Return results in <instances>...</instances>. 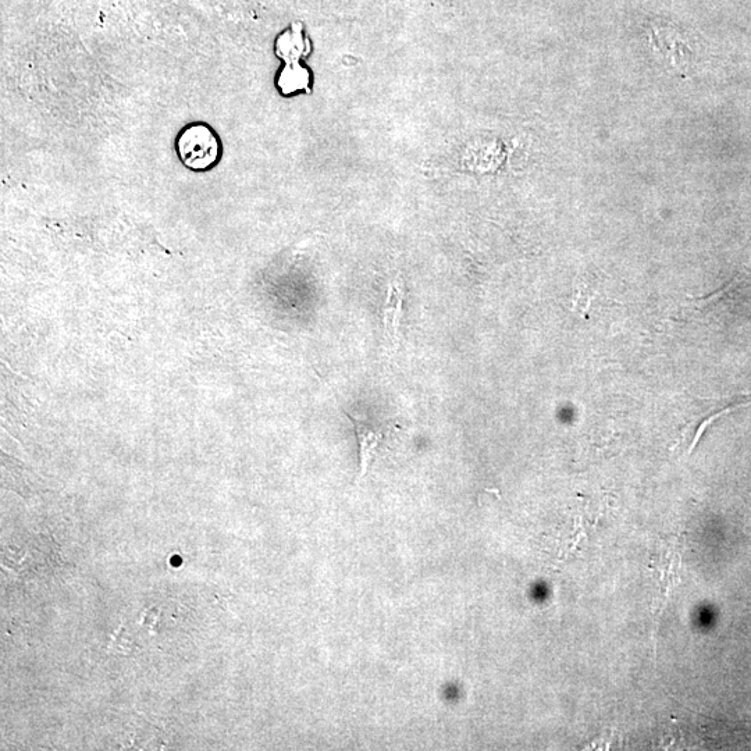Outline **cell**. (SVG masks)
<instances>
[{"mask_svg": "<svg viewBox=\"0 0 751 751\" xmlns=\"http://www.w3.org/2000/svg\"><path fill=\"white\" fill-rule=\"evenodd\" d=\"M179 152L185 165L191 169H206L215 162L219 144L208 127L194 126L181 134Z\"/></svg>", "mask_w": 751, "mask_h": 751, "instance_id": "cell-1", "label": "cell"}, {"mask_svg": "<svg viewBox=\"0 0 751 751\" xmlns=\"http://www.w3.org/2000/svg\"><path fill=\"white\" fill-rule=\"evenodd\" d=\"M345 415L351 419L355 430H357L359 455H361V475L359 476L362 478L368 472L369 466L372 465L386 432H384L383 426L377 425L376 422L369 421L363 416L348 414V412H345Z\"/></svg>", "mask_w": 751, "mask_h": 751, "instance_id": "cell-2", "label": "cell"}, {"mask_svg": "<svg viewBox=\"0 0 751 751\" xmlns=\"http://www.w3.org/2000/svg\"><path fill=\"white\" fill-rule=\"evenodd\" d=\"M402 302H404L402 287L395 283L389 288L386 304H384V331L395 347H398V341H400Z\"/></svg>", "mask_w": 751, "mask_h": 751, "instance_id": "cell-3", "label": "cell"}, {"mask_svg": "<svg viewBox=\"0 0 751 751\" xmlns=\"http://www.w3.org/2000/svg\"><path fill=\"white\" fill-rule=\"evenodd\" d=\"M137 643L134 642L133 636L126 631L123 625L115 633H113L112 639L109 643V651L115 654H121V656H128L137 650Z\"/></svg>", "mask_w": 751, "mask_h": 751, "instance_id": "cell-4", "label": "cell"}, {"mask_svg": "<svg viewBox=\"0 0 751 751\" xmlns=\"http://www.w3.org/2000/svg\"><path fill=\"white\" fill-rule=\"evenodd\" d=\"M158 614L159 611L155 610V608L145 612L144 617H142V625L147 626L149 631H155L156 625L159 622V617H156Z\"/></svg>", "mask_w": 751, "mask_h": 751, "instance_id": "cell-5", "label": "cell"}]
</instances>
